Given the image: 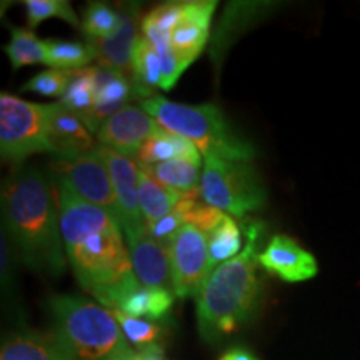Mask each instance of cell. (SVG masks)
Instances as JSON below:
<instances>
[{
  "mask_svg": "<svg viewBox=\"0 0 360 360\" xmlns=\"http://www.w3.org/2000/svg\"><path fill=\"white\" fill-rule=\"evenodd\" d=\"M11 30V42L4 47V51L13 70H19L27 65L45 64L44 40H40L30 29L12 27Z\"/></svg>",
  "mask_w": 360,
  "mask_h": 360,
  "instance_id": "484cf974",
  "label": "cell"
},
{
  "mask_svg": "<svg viewBox=\"0 0 360 360\" xmlns=\"http://www.w3.org/2000/svg\"><path fill=\"white\" fill-rule=\"evenodd\" d=\"M137 165L139 169H142L143 172L150 175L152 179H155L157 182H160L162 186L180 192H187L192 191V188L200 187L202 170H204V165L199 164V162H192L187 159H174L154 165L139 164L137 162Z\"/></svg>",
  "mask_w": 360,
  "mask_h": 360,
  "instance_id": "603a6c76",
  "label": "cell"
},
{
  "mask_svg": "<svg viewBox=\"0 0 360 360\" xmlns=\"http://www.w3.org/2000/svg\"><path fill=\"white\" fill-rule=\"evenodd\" d=\"M52 103L22 101L12 94H0V154L20 164L27 157L47 152V122Z\"/></svg>",
  "mask_w": 360,
  "mask_h": 360,
  "instance_id": "52a82bcc",
  "label": "cell"
},
{
  "mask_svg": "<svg viewBox=\"0 0 360 360\" xmlns=\"http://www.w3.org/2000/svg\"><path fill=\"white\" fill-rule=\"evenodd\" d=\"M132 360H164V347L159 344L143 345L134 354Z\"/></svg>",
  "mask_w": 360,
  "mask_h": 360,
  "instance_id": "836d02e7",
  "label": "cell"
},
{
  "mask_svg": "<svg viewBox=\"0 0 360 360\" xmlns=\"http://www.w3.org/2000/svg\"><path fill=\"white\" fill-rule=\"evenodd\" d=\"M219 360H259V359L255 357L250 350H247L244 347H233L231 350H227V352H225Z\"/></svg>",
  "mask_w": 360,
  "mask_h": 360,
  "instance_id": "e575fe53",
  "label": "cell"
},
{
  "mask_svg": "<svg viewBox=\"0 0 360 360\" xmlns=\"http://www.w3.org/2000/svg\"><path fill=\"white\" fill-rule=\"evenodd\" d=\"M72 70H58L49 69L39 72L27 82L22 90L25 92H34L44 97H64L67 87H69Z\"/></svg>",
  "mask_w": 360,
  "mask_h": 360,
  "instance_id": "1f68e13d",
  "label": "cell"
},
{
  "mask_svg": "<svg viewBox=\"0 0 360 360\" xmlns=\"http://www.w3.org/2000/svg\"><path fill=\"white\" fill-rule=\"evenodd\" d=\"M215 7H217L215 0L186 2L182 20L175 25L170 35V44L184 69H187L204 51Z\"/></svg>",
  "mask_w": 360,
  "mask_h": 360,
  "instance_id": "2e32d148",
  "label": "cell"
},
{
  "mask_svg": "<svg viewBox=\"0 0 360 360\" xmlns=\"http://www.w3.org/2000/svg\"><path fill=\"white\" fill-rule=\"evenodd\" d=\"M247 244L236 259L220 264L207 277L197 299V326L202 339L215 342L236 334L259 312L262 282L257 247L265 229L259 219H242Z\"/></svg>",
  "mask_w": 360,
  "mask_h": 360,
  "instance_id": "3957f363",
  "label": "cell"
},
{
  "mask_svg": "<svg viewBox=\"0 0 360 360\" xmlns=\"http://www.w3.org/2000/svg\"><path fill=\"white\" fill-rule=\"evenodd\" d=\"M45 65L58 70H79L87 69L92 60H96L97 53L94 47L82 42H70V40L49 39L44 40Z\"/></svg>",
  "mask_w": 360,
  "mask_h": 360,
  "instance_id": "cb8c5ba5",
  "label": "cell"
},
{
  "mask_svg": "<svg viewBox=\"0 0 360 360\" xmlns=\"http://www.w3.org/2000/svg\"><path fill=\"white\" fill-rule=\"evenodd\" d=\"M135 159H137L139 164L146 165L162 164V162L174 159H187L202 164L200 150L197 148L195 143L162 127L143 142Z\"/></svg>",
  "mask_w": 360,
  "mask_h": 360,
  "instance_id": "d6986e66",
  "label": "cell"
},
{
  "mask_svg": "<svg viewBox=\"0 0 360 360\" xmlns=\"http://www.w3.org/2000/svg\"><path fill=\"white\" fill-rule=\"evenodd\" d=\"M49 179L32 165L13 172L2 187V214L22 262L39 272L60 276L65 245Z\"/></svg>",
  "mask_w": 360,
  "mask_h": 360,
  "instance_id": "7a4b0ae2",
  "label": "cell"
},
{
  "mask_svg": "<svg viewBox=\"0 0 360 360\" xmlns=\"http://www.w3.org/2000/svg\"><path fill=\"white\" fill-rule=\"evenodd\" d=\"M159 129L160 125L142 107L127 105L101 125L97 142L127 157H137L143 142Z\"/></svg>",
  "mask_w": 360,
  "mask_h": 360,
  "instance_id": "8fae6325",
  "label": "cell"
},
{
  "mask_svg": "<svg viewBox=\"0 0 360 360\" xmlns=\"http://www.w3.org/2000/svg\"><path fill=\"white\" fill-rule=\"evenodd\" d=\"M119 29L110 37L89 40V44L92 45L94 51L97 53L98 64L124 72L130 79L135 44L141 37L139 30H142L141 6L132 2L122 4L119 7Z\"/></svg>",
  "mask_w": 360,
  "mask_h": 360,
  "instance_id": "4fadbf2b",
  "label": "cell"
},
{
  "mask_svg": "<svg viewBox=\"0 0 360 360\" xmlns=\"http://www.w3.org/2000/svg\"><path fill=\"white\" fill-rule=\"evenodd\" d=\"M49 167L51 177L60 180L80 199L107 210L120 222L119 200L112 186L109 169L97 150L75 159H56Z\"/></svg>",
  "mask_w": 360,
  "mask_h": 360,
  "instance_id": "ba28073f",
  "label": "cell"
},
{
  "mask_svg": "<svg viewBox=\"0 0 360 360\" xmlns=\"http://www.w3.org/2000/svg\"><path fill=\"white\" fill-rule=\"evenodd\" d=\"M200 191L207 204L238 219L267 204V188L254 164L212 154L204 155Z\"/></svg>",
  "mask_w": 360,
  "mask_h": 360,
  "instance_id": "8992f818",
  "label": "cell"
},
{
  "mask_svg": "<svg viewBox=\"0 0 360 360\" xmlns=\"http://www.w3.org/2000/svg\"><path fill=\"white\" fill-rule=\"evenodd\" d=\"M60 103L67 110H70L72 114L77 115L85 125L89 124L94 112V105H96L90 67L89 69L72 70L69 87H67L64 97L60 98Z\"/></svg>",
  "mask_w": 360,
  "mask_h": 360,
  "instance_id": "d4e9b609",
  "label": "cell"
},
{
  "mask_svg": "<svg viewBox=\"0 0 360 360\" xmlns=\"http://www.w3.org/2000/svg\"><path fill=\"white\" fill-rule=\"evenodd\" d=\"M90 70H92L96 105H94L92 117H90L87 127L90 132L97 135L101 125L107 119L119 114L120 110L129 105L130 97L134 96V90L130 79L124 72L101 64L90 67Z\"/></svg>",
  "mask_w": 360,
  "mask_h": 360,
  "instance_id": "e0dca14e",
  "label": "cell"
},
{
  "mask_svg": "<svg viewBox=\"0 0 360 360\" xmlns=\"http://www.w3.org/2000/svg\"><path fill=\"white\" fill-rule=\"evenodd\" d=\"M207 237H209V260L212 272L220 264L229 262L240 254L242 231L236 220L229 215H225L219 227Z\"/></svg>",
  "mask_w": 360,
  "mask_h": 360,
  "instance_id": "4316f807",
  "label": "cell"
},
{
  "mask_svg": "<svg viewBox=\"0 0 360 360\" xmlns=\"http://www.w3.org/2000/svg\"><path fill=\"white\" fill-rule=\"evenodd\" d=\"M112 312H114L115 321L122 328L125 339L132 342V344L143 347V345L157 344V340L160 339L162 326H159V323L130 317V315L120 312V310H112Z\"/></svg>",
  "mask_w": 360,
  "mask_h": 360,
  "instance_id": "4dcf8cb0",
  "label": "cell"
},
{
  "mask_svg": "<svg viewBox=\"0 0 360 360\" xmlns=\"http://www.w3.org/2000/svg\"><path fill=\"white\" fill-rule=\"evenodd\" d=\"M162 65L157 56L154 45L141 35L135 44L132 57V72H130V84H132L134 97L139 102L155 96V89H160Z\"/></svg>",
  "mask_w": 360,
  "mask_h": 360,
  "instance_id": "ffe728a7",
  "label": "cell"
},
{
  "mask_svg": "<svg viewBox=\"0 0 360 360\" xmlns=\"http://www.w3.org/2000/svg\"><path fill=\"white\" fill-rule=\"evenodd\" d=\"M52 330L74 360H132L114 312L82 297L53 295L49 300Z\"/></svg>",
  "mask_w": 360,
  "mask_h": 360,
  "instance_id": "277c9868",
  "label": "cell"
},
{
  "mask_svg": "<svg viewBox=\"0 0 360 360\" xmlns=\"http://www.w3.org/2000/svg\"><path fill=\"white\" fill-rule=\"evenodd\" d=\"M172 292L180 299L197 297L212 274L209 260V237L193 225H184L169 247Z\"/></svg>",
  "mask_w": 360,
  "mask_h": 360,
  "instance_id": "9c48e42d",
  "label": "cell"
},
{
  "mask_svg": "<svg viewBox=\"0 0 360 360\" xmlns=\"http://www.w3.org/2000/svg\"><path fill=\"white\" fill-rule=\"evenodd\" d=\"M97 139L77 115L67 110L62 103H52L47 122V152L56 159L75 157L96 152Z\"/></svg>",
  "mask_w": 360,
  "mask_h": 360,
  "instance_id": "5bb4252c",
  "label": "cell"
},
{
  "mask_svg": "<svg viewBox=\"0 0 360 360\" xmlns=\"http://www.w3.org/2000/svg\"><path fill=\"white\" fill-rule=\"evenodd\" d=\"M0 360H74L60 339L51 332L19 330L2 344Z\"/></svg>",
  "mask_w": 360,
  "mask_h": 360,
  "instance_id": "ac0fdd59",
  "label": "cell"
},
{
  "mask_svg": "<svg viewBox=\"0 0 360 360\" xmlns=\"http://www.w3.org/2000/svg\"><path fill=\"white\" fill-rule=\"evenodd\" d=\"M182 193L184 192L162 186L142 169H139V204H141L142 215L147 225L154 224L172 212L174 207L182 199Z\"/></svg>",
  "mask_w": 360,
  "mask_h": 360,
  "instance_id": "44dd1931",
  "label": "cell"
},
{
  "mask_svg": "<svg viewBox=\"0 0 360 360\" xmlns=\"http://www.w3.org/2000/svg\"><path fill=\"white\" fill-rule=\"evenodd\" d=\"M186 2H169L154 8L142 19V35L148 42L169 40L175 25L182 20Z\"/></svg>",
  "mask_w": 360,
  "mask_h": 360,
  "instance_id": "83f0119b",
  "label": "cell"
},
{
  "mask_svg": "<svg viewBox=\"0 0 360 360\" xmlns=\"http://www.w3.org/2000/svg\"><path fill=\"white\" fill-rule=\"evenodd\" d=\"M141 107L162 129L195 143L200 154L238 162H250L257 155L254 143L227 122L215 103L187 105L155 94L154 97L141 101Z\"/></svg>",
  "mask_w": 360,
  "mask_h": 360,
  "instance_id": "5b68a950",
  "label": "cell"
},
{
  "mask_svg": "<svg viewBox=\"0 0 360 360\" xmlns=\"http://www.w3.org/2000/svg\"><path fill=\"white\" fill-rule=\"evenodd\" d=\"M124 236L137 281L152 289L172 290V270L167 247L150 236L147 225L125 229Z\"/></svg>",
  "mask_w": 360,
  "mask_h": 360,
  "instance_id": "30bf717a",
  "label": "cell"
},
{
  "mask_svg": "<svg viewBox=\"0 0 360 360\" xmlns=\"http://www.w3.org/2000/svg\"><path fill=\"white\" fill-rule=\"evenodd\" d=\"M184 225H187L186 219H184V215L174 207L172 212L165 215V217H162L160 220H157L154 224H148L147 227H148V232H150V236L169 249L175 236H177Z\"/></svg>",
  "mask_w": 360,
  "mask_h": 360,
  "instance_id": "d6a6232c",
  "label": "cell"
},
{
  "mask_svg": "<svg viewBox=\"0 0 360 360\" xmlns=\"http://www.w3.org/2000/svg\"><path fill=\"white\" fill-rule=\"evenodd\" d=\"M120 13L119 8L110 7L109 4L92 2L84 8L82 30L89 40L105 39L119 29Z\"/></svg>",
  "mask_w": 360,
  "mask_h": 360,
  "instance_id": "f1b7e54d",
  "label": "cell"
},
{
  "mask_svg": "<svg viewBox=\"0 0 360 360\" xmlns=\"http://www.w3.org/2000/svg\"><path fill=\"white\" fill-rule=\"evenodd\" d=\"M65 254L84 290L110 310L141 285L135 277L122 224L101 207L80 199L51 177Z\"/></svg>",
  "mask_w": 360,
  "mask_h": 360,
  "instance_id": "6da1fadb",
  "label": "cell"
},
{
  "mask_svg": "<svg viewBox=\"0 0 360 360\" xmlns=\"http://www.w3.org/2000/svg\"><path fill=\"white\" fill-rule=\"evenodd\" d=\"M24 6L29 29H35L44 20L53 19V17L65 20L67 24L75 27V29L80 27L79 17L75 15L74 8L67 0H25Z\"/></svg>",
  "mask_w": 360,
  "mask_h": 360,
  "instance_id": "f546056e",
  "label": "cell"
},
{
  "mask_svg": "<svg viewBox=\"0 0 360 360\" xmlns=\"http://www.w3.org/2000/svg\"><path fill=\"white\" fill-rule=\"evenodd\" d=\"M174 304L172 290L167 289H152V287L137 285L130 290L124 300L120 302V312L130 315L135 319H148V321H157L164 315L169 314Z\"/></svg>",
  "mask_w": 360,
  "mask_h": 360,
  "instance_id": "7402d4cb",
  "label": "cell"
},
{
  "mask_svg": "<svg viewBox=\"0 0 360 360\" xmlns=\"http://www.w3.org/2000/svg\"><path fill=\"white\" fill-rule=\"evenodd\" d=\"M259 262L267 272L285 282H302L315 277L317 260L294 238L277 233L259 254Z\"/></svg>",
  "mask_w": 360,
  "mask_h": 360,
  "instance_id": "9a60e30c",
  "label": "cell"
},
{
  "mask_svg": "<svg viewBox=\"0 0 360 360\" xmlns=\"http://www.w3.org/2000/svg\"><path fill=\"white\" fill-rule=\"evenodd\" d=\"M97 154L109 169L112 186H114L120 209L122 229H137L147 225L139 204V165L137 159L127 157L109 147L98 146Z\"/></svg>",
  "mask_w": 360,
  "mask_h": 360,
  "instance_id": "7c38bea8",
  "label": "cell"
}]
</instances>
